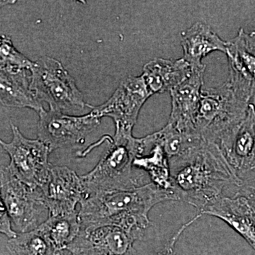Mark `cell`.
Here are the masks:
<instances>
[{
  "label": "cell",
  "instance_id": "cell-1",
  "mask_svg": "<svg viewBox=\"0 0 255 255\" xmlns=\"http://www.w3.org/2000/svg\"><path fill=\"white\" fill-rule=\"evenodd\" d=\"M172 190L182 201L202 211L226 196L231 187L238 190L239 182L217 146L205 143L185 155L169 160Z\"/></svg>",
  "mask_w": 255,
  "mask_h": 255
},
{
  "label": "cell",
  "instance_id": "cell-2",
  "mask_svg": "<svg viewBox=\"0 0 255 255\" xmlns=\"http://www.w3.org/2000/svg\"><path fill=\"white\" fill-rule=\"evenodd\" d=\"M168 201H177L173 193L159 189L152 182L128 190L89 196L80 204V231L111 226L143 236L150 226V210Z\"/></svg>",
  "mask_w": 255,
  "mask_h": 255
},
{
  "label": "cell",
  "instance_id": "cell-3",
  "mask_svg": "<svg viewBox=\"0 0 255 255\" xmlns=\"http://www.w3.org/2000/svg\"><path fill=\"white\" fill-rule=\"evenodd\" d=\"M145 150L143 137H132L121 142L112 140L95 168L80 176L86 197L128 190L149 183L145 181V174L133 165L135 157L143 155Z\"/></svg>",
  "mask_w": 255,
  "mask_h": 255
},
{
  "label": "cell",
  "instance_id": "cell-4",
  "mask_svg": "<svg viewBox=\"0 0 255 255\" xmlns=\"http://www.w3.org/2000/svg\"><path fill=\"white\" fill-rule=\"evenodd\" d=\"M251 105L228 81L203 90L194 119V132L208 143L216 144L246 119Z\"/></svg>",
  "mask_w": 255,
  "mask_h": 255
},
{
  "label": "cell",
  "instance_id": "cell-5",
  "mask_svg": "<svg viewBox=\"0 0 255 255\" xmlns=\"http://www.w3.org/2000/svg\"><path fill=\"white\" fill-rule=\"evenodd\" d=\"M31 89L40 102L50 110L68 113L84 110L87 105L75 80L58 60L42 57L33 62Z\"/></svg>",
  "mask_w": 255,
  "mask_h": 255
},
{
  "label": "cell",
  "instance_id": "cell-6",
  "mask_svg": "<svg viewBox=\"0 0 255 255\" xmlns=\"http://www.w3.org/2000/svg\"><path fill=\"white\" fill-rule=\"evenodd\" d=\"M140 76H128L120 82L112 97L103 105L92 107V112L102 117H110L115 124L113 141L121 142L132 136V129L146 101L152 96Z\"/></svg>",
  "mask_w": 255,
  "mask_h": 255
},
{
  "label": "cell",
  "instance_id": "cell-7",
  "mask_svg": "<svg viewBox=\"0 0 255 255\" xmlns=\"http://www.w3.org/2000/svg\"><path fill=\"white\" fill-rule=\"evenodd\" d=\"M12 138L6 142L0 140L1 147L9 155L7 167L20 181L34 189H40L46 182L52 164L48 157L49 146L39 139L23 136L17 127L10 122Z\"/></svg>",
  "mask_w": 255,
  "mask_h": 255
},
{
  "label": "cell",
  "instance_id": "cell-8",
  "mask_svg": "<svg viewBox=\"0 0 255 255\" xmlns=\"http://www.w3.org/2000/svg\"><path fill=\"white\" fill-rule=\"evenodd\" d=\"M0 188L3 203L12 223L20 233L29 232L41 224L48 209L40 189L24 184L10 172L7 166L0 169Z\"/></svg>",
  "mask_w": 255,
  "mask_h": 255
},
{
  "label": "cell",
  "instance_id": "cell-9",
  "mask_svg": "<svg viewBox=\"0 0 255 255\" xmlns=\"http://www.w3.org/2000/svg\"><path fill=\"white\" fill-rule=\"evenodd\" d=\"M38 114V138L52 151L84 143L86 137L100 125L102 119L92 111L83 116H70L49 109Z\"/></svg>",
  "mask_w": 255,
  "mask_h": 255
},
{
  "label": "cell",
  "instance_id": "cell-10",
  "mask_svg": "<svg viewBox=\"0 0 255 255\" xmlns=\"http://www.w3.org/2000/svg\"><path fill=\"white\" fill-rule=\"evenodd\" d=\"M238 182L255 174V105H250L246 119L214 144Z\"/></svg>",
  "mask_w": 255,
  "mask_h": 255
},
{
  "label": "cell",
  "instance_id": "cell-11",
  "mask_svg": "<svg viewBox=\"0 0 255 255\" xmlns=\"http://www.w3.org/2000/svg\"><path fill=\"white\" fill-rule=\"evenodd\" d=\"M226 54L229 63L228 83L255 105V31L247 33L240 28L237 36L228 42Z\"/></svg>",
  "mask_w": 255,
  "mask_h": 255
},
{
  "label": "cell",
  "instance_id": "cell-12",
  "mask_svg": "<svg viewBox=\"0 0 255 255\" xmlns=\"http://www.w3.org/2000/svg\"><path fill=\"white\" fill-rule=\"evenodd\" d=\"M40 190L48 216L76 212L77 205L86 197L81 177L65 166L52 164L48 179Z\"/></svg>",
  "mask_w": 255,
  "mask_h": 255
},
{
  "label": "cell",
  "instance_id": "cell-13",
  "mask_svg": "<svg viewBox=\"0 0 255 255\" xmlns=\"http://www.w3.org/2000/svg\"><path fill=\"white\" fill-rule=\"evenodd\" d=\"M142 237L117 226H103L80 231L65 251L72 255H139L133 245Z\"/></svg>",
  "mask_w": 255,
  "mask_h": 255
},
{
  "label": "cell",
  "instance_id": "cell-14",
  "mask_svg": "<svg viewBox=\"0 0 255 255\" xmlns=\"http://www.w3.org/2000/svg\"><path fill=\"white\" fill-rule=\"evenodd\" d=\"M204 70L205 68L194 70L187 80L170 91L172 110L168 124L194 135H196L194 122L202 95Z\"/></svg>",
  "mask_w": 255,
  "mask_h": 255
},
{
  "label": "cell",
  "instance_id": "cell-15",
  "mask_svg": "<svg viewBox=\"0 0 255 255\" xmlns=\"http://www.w3.org/2000/svg\"><path fill=\"white\" fill-rule=\"evenodd\" d=\"M222 220L255 251V209L244 196H223L201 211Z\"/></svg>",
  "mask_w": 255,
  "mask_h": 255
},
{
  "label": "cell",
  "instance_id": "cell-16",
  "mask_svg": "<svg viewBox=\"0 0 255 255\" xmlns=\"http://www.w3.org/2000/svg\"><path fill=\"white\" fill-rule=\"evenodd\" d=\"M31 70L0 69V101L3 105L28 108L40 113L42 103L31 89Z\"/></svg>",
  "mask_w": 255,
  "mask_h": 255
},
{
  "label": "cell",
  "instance_id": "cell-17",
  "mask_svg": "<svg viewBox=\"0 0 255 255\" xmlns=\"http://www.w3.org/2000/svg\"><path fill=\"white\" fill-rule=\"evenodd\" d=\"M182 58L194 70L205 68L202 59L214 51L226 53L228 42L223 41L209 25L198 21L183 32L181 39Z\"/></svg>",
  "mask_w": 255,
  "mask_h": 255
},
{
  "label": "cell",
  "instance_id": "cell-18",
  "mask_svg": "<svg viewBox=\"0 0 255 255\" xmlns=\"http://www.w3.org/2000/svg\"><path fill=\"white\" fill-rule=\"evenodd\" d=\"M194 71L185 60L155 58L146 63L142 77L152 95L170 92L187 80Z\"/></svg>",
  "mask_w": 255,
  "mask_h": 255
},
{
  "label": "cell",
  "instance_id": "cell-19",
  "mask_svg": "<svg viewBox=\"0 0 255 255\" xmlns=\"http://www.w3.org/2000/svg\"><path fill=\"white\" fill-rule=\"evenodd\" d=\"M154 136V144L143 155L134 159L133 165L135 169L143 171L150 176L151 182L159 189L171 191L172 190L170 165L168 157L166 155L162 146L157 143Z\"/></svg>",
  "mask_w": 255,
  "mask_h": 255
},
{
  "label": "cell",
  "instance_id": "cell-20",
  "mask_svg": "<svg viewBox=\"0 0 255 255\" xmlns=\"http://www.w3.org/2000/svg\"><path fill=\"white\" fill-rule=\"evenodd\" d=\"M38 228L49 238L58 252L65 251L80 233L78 211L70 214L48 216Z\"/></svg>",
  "mask_w": 255,
  "mask_h": 255
},
{
  "label": "cell",
  "instance_id": "cell-21",
  "mask_svg": "<svg viewBox=\"0 0 255 255\" xmlns=\"http://www.w3.org/2000/svg\"><path fill=\"white\" fill-rule=\"evenodd\" d=\"M154 135L169 160L185 155L206 142L199 135L181 131L168 123L159 131L154 132Z\"/></svg>",
  "mask_w": 255,
  "mask_h": 255
},
{
  "label": "cell",
  "instance_id": "cell-22",
  "mask_svg": "<svg viewBox=\"0 0 255 255\" xmlns=\"http://www.w3.org/2000/svg\"><path fill=\"white\" fill-rule=\"evenodd\" d=\"M6 248L10 255H58L60 253L38 228L18 233L16 237L9 239Z\"/></svg>",
  "mask_w": 255,
  "mask_h": 255
},
{
  "label": "cell",
  "instance_id": "cell-23",
  "mask_svg": "<svg viewBox=\"0 0 255 255\" xmlns=\"http://www.w3.org/2000/svg\"><path fill=\"white\" fill-rule=\"evenodd\" d=\"M33 62L18 52L9 37L1 36L0 40V68L32 69Z\"/></svg>",
  "mask_w": 255,
  "mask_h": 255
},
{
  "label": "cell",
  "instance_id": "cell-24",
  "mask_svg": "<svg viewBox=\"0 0 255 255\" xmlns=\"http://www.w3.org/2000/svg\"><path fill=\"white\" fill-rule=\"evenodd\" d=\"M202 216L203 215L199 213V214H198L195 217L193 218L190 221H188L185 224L183 225L182 227L179 228L177 232L174 233V236L169 239L168 243H167V245L164 247V249L162 250L160 253H159L158 255H173L174 247H175L176 243H177L178 240L180 238L181 235H182L183 232H184L188 227H189L192 223L195 222L198 219H200Z\"/></svg>",
  "mask_w": 255,
  "mask_h": 255
},
{
  "label": "cell",
  "instance_id": "cell-25",
  "mask_svg": "<svg viewBox=\"0 0 255 255\" xmlns=\"http://www.w3.org/2000/svg\"><path fill=\"white\" fill-rule=\"evenodd\" d=\"M237 194L246 198L255 209V174L241 182Z\"/></svg>",
  "mask_w": 255,
  "mask_h": 255
},
{
  "label": "cell",
  "instance_id": "cell-26",
  "mask_svg": "<svg viewBox=\"0 0 255 255\" xmlns=\"http://www.w3.org/2000/svg\"><path fill=\"white\" fill-rule=\"evenodd\" d=\"M0 232L5 235L9 239L16 237L18 233L15 232L11 226V218H10L6 208L1 201V209H0Z\"/></svg>",
  "mask_w": 255,
  "mask_h": 255
},
{
  "label": "cell",
  "instance_id": "cell-27",
  "mask_svg": "<svg viewBox=\"0 0 255 255\" xmlns=\"http://www.w3.org/2000/svg\"><path fill=\"white\" fill-rule=\"evenodd\" d=\"M58 255H72L68 251H63L60 252L59 254Z\"/></svg>",
  "mask_w": 255,
  "mask_h": 255
}]
</instances>
